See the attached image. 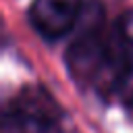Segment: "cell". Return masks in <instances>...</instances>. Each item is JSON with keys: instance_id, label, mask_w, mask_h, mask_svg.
Segmentation results:
<instances>
[{"instance_id": "1", "label": "cell", "mask_w": 133, "mask_h": 133, "mask_svg": "<svg viewBox=\"0 0 133 133\" xmlns=\"http://www.w3.org/2000/svg\"><path fill=\"white\" fill-rule=\"evenodd\" d=\"M91 87L106 96L133 89V8L121 12L112 25L104 27Z\"/></svg>"}, {"instance_id": "2", "label": "cell", "mask_w": 133, "mask_h": 133, "mask_svg": "<svg viewBox=\"0 0 133 133\" xmlns=\"http://www.w3.org/2000/svg\"><path fill=\"white\" fill-rule=\"evenodd\" d=\"M60 108L42 87H27L15 96L2 114V133H56Z\"/></svg>"}, {"instance_id": "3", "label": "cell", "mask_w": 133, "mask_h": 133, "mask_svg": "<svg viewBox=\"0 0 133 133\" xmlns=\"http://www.w3.org/2000/svg\"><path fill=\"white\" fill-rule=\"evenodd\" d=\"M83 12V0H33L29 21L33 29L48 42L69 35Z\"/></svg>"}]
</instances>
